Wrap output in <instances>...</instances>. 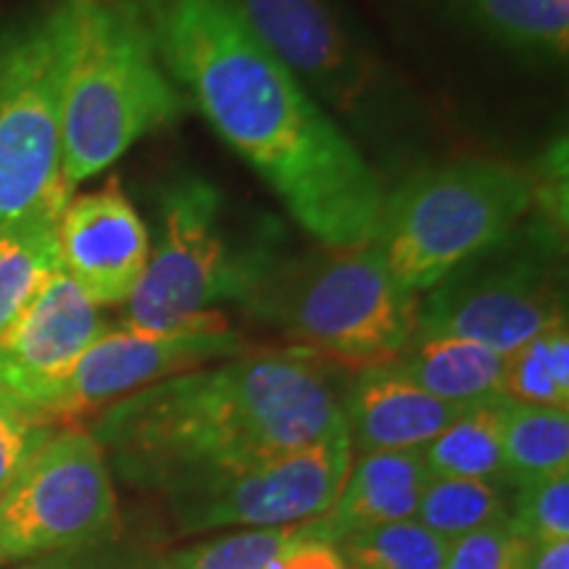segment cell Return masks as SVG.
Here are the masks:
<instances>
[{"mask_svg": "<svg viewBox=\"0 0 569 569\" xmlns=\"http://www.w3.org/2000/svg\"><path fill=\"white\" fill-rule=\"evenodd\" d=\"M163 67L319 246L369 243L386 188L230 0H134Z\"/></svg>", "mask_w": 569, "mask_h": 569, "instance_id": "1", "label": "cell"}, {"mask_svg": "<svg viewBox=\"0 0 569 569\" xmlns=\"http://www.w3.org/2000/svg\"><path fill=\"white\" fill-rule=\"evenodd\" d=\"M332 367L293 346L251 348L111 403L88 432L127 486L167 498L264 465L343 425Z\"/></svg>", "mask_w": 569, "mask_h": 569, "instance_id": "2", "label": "cell"}, {"mask_svg": "<svg viewBox=\"0 0 569 569\" xmlns=\"http://www.w3.org/2000/svg\"><path fill=\"white\" fill-rule=\"evenodd\" d=\"M61 180L67 190L101 174L134 142L188 111L134 0H63Z\"/></svg>", "mask_w": 569, "mask_h": 569, "instance_id": "3", "label": "cell"}, {"mask_svg": "<svg viewBox=\"0 0 569 569\" xmlns=\"http://www.w3.org/2000/svg\"><path fill=\"white\" fill-rule=\"evenodd\" d=\"M240 306L293 348L330 365L393 361L417 330L419 296L396 280L375 240L361 246L272 253Z\"/></svg>", "mask_w": 569, "mask_h": 569, "instance_id": "4", "label": "cell"}, {"mask_svg": "<svg viewBox=\"0 0 569 569\" xmlns=\"http://www.w3.org/2000/svg\"><path fill=\"white\" fill-rule=\"evenodd\" d=\"M536 206V177L496 159L425 167L382 201L375 246L411 293H427L517 232Z\"/></svg>", "mask_w": 569, "mask_h": 569, "instance_id": "5", "label": "cell"}, {"mask_svg": "<svg viewBox=\"0 0 569 569\" xmlns=\"http://www.w3.org/2000/svg\"><path fill=\"white\" fill-rule=\"evenodd\" d=\"M63 61V0L0 27V230L71 198L61 180Z\"/></svg>", "mask_w": 569, "mask_h": 569, "instance_id": "6", "label": "cell"}, {"mask_svg": "<svg viewBox=\"0 0 569 569\" xmlns=\"http://www.w3.org/2000/svg\"><path fill=\"white\" fill-rule=\"evenodd\" d=\"M272 253L267 243H234L222 193L203 177H180L161 193V232L124 303V327L180 330L219 303H240Z\"/></svg>", "mask_w": 569, "mask_h": 569, "instance_id": "7", "label": "cell"}, {"mask_svg": "<svg viewBox=\"0 0 569 569\" xmlns=\"http://www.w3.org/2000/svg\"><path fill=\"white\" fill-rule=\"evenodd\" d=\"M427 293L419 301L415 338L448 336L498 353L515 351L540 330L567 319L557 230L540 227L519 240L511 232Z\"/></svg>", "mask_w": 569, "mask_h": 569, "instance_id": "8", "label": "cell"}, {"mask_svg": "<svg viewBox=\"0 0 569 569\" xmlns=\"http://www.w3.org/2000/svg\"><path fill=\"white\" fill-rule=\"evenodd\" d=\"M230 6L327 111L365 134L390 132L396 82L340 0H230Z\"/></svg>", "mask_w": 569, "mask_h": 569, "instance_id": "9", "label": "cell"}, {"mask_svg": "<svg viewBox=\"0 0 569 569\" xmlns=\"http://www.w3.org/2000/svg\"><path fill=\"white\" fill-rule=\"evenodd\" d=\"M117 532L109 461L80 427L53 430L0 493V565L84 549Z\"/></svg>", "mask_w": 569, "mask_h": 569, "instance_id": "10", "label": "cell"}, {"mask_svg": "<svg viewBox=\"0 0 569 569\" xmlns=\"http://www.w3.org/2000/svg\"><path fill=\"white\" fill-rule=\"evenodd\" d=\"M351 465L353 448L343 422L315 443L163 501L180 536L290 528L322 517L336 503Z\"/></svg>", "mask_w": 569, "mask_h": 569, "instance_id": "11", "label": "cell"}, {"mask_svg": "<svg viewBox=\"0 0 569 569\" xmlns=\"http://www.w3.org/2000/svg\"><path fill=\"white\" fill-rule=\"evenodd\" d=\"M251 351L222 311H211L180 330H106L80 359L30 401L51 422L103 411L111 403L156 386L167 377Z\"/></svg>", "mask_w": 569, "mask_h": 569, "instance_id": "12", "label": "cell"}, {"mask_svg": "<svg viewBox=\"0 0 569 569\" xmlns=\"http://www.w3.org/2000/svg\"><path fill=\"white\" fill-rule=\"evenodd\" d=\"M59 256L63 274L98 309L130 301L146 274L151 234L119 180L69 198L59 217Z\"/></svg>", "mask_w": 569, "mask_h": 569, "instance_id": "13", "label": "cell"}, {"mask_svg": "<svg viewBox=\"0 0 569 569\" xmlns=\"http://www.w3.org/2000/svg\"><path fill=\"white\" fill-rule=\"evenodd\" d=\"M103 332L101 309L61 269L0 336V388L30 401Z\"/></svg>", "mask_w": 569, "mask_h": 569, "instance_id": "14", "label": "cell"}, {"mask_svg": "<svg viewBox=\"0 0 569 569\" xmlns=\"http://www.w3.org/2000/svg\"><path fill=\"white\" fill-rule=\"evenodd\" d=\"M465 409L427 393L388 361L359 369L343 398V422L353 453L367 457L422 448Z\"/></svg>", "mask_w": 569, "mask_h": 569, "instance_id": "15", "label": "cell"}, {"mask_svg": "<svg viewBox=\"0 0 569 569\" xmlns=\"http://www.w3.org/2000/svg\"><path fill=\"white\" fill-rule=\"evenodd\" d=\"M430 478L419 448L359 457L336 503L322 517L303 522L301 538L338 546L359 530L411 519Z\"/></svg>", "mask_w": 569, "mask_h": 569, "instance_id": "16", "label": "cell"}, {"mask_svg": "<svg viewBox=\"0 0 569 569\" xmlns=\"http://www.w3.org/2000/svg\"><path fill=\"white\" fill-rule=\"evenodd\" d=\"M407 380L443 401L472 407L503 396V353L465 338H411L390 361Z\"/></svg>", "mask_w": 569, "mask_h": 569, "instance_id": "17", "label": "cell"}, {"mask_svg": "<svg viewBox=\"0 0 569 569\" xmlns=\"http://www.w3.org/2000/svg\"><path fill=\"white\" fill-rule=\"evenodd\" d=\"M61 211L42 209L0 230V336L30 306L42 284L61 272Z\"/></svg>", "mask_w": 569, "mask_h": 569, "instance_id": "18", "label": "cell"}, {"mask_svg": "<svg viewBox=\"0 0 569 569\" xmlns=\"http://www.w3.org/2000/svg\"><path fill=\"white\" fill-rule=\"evenodd\" d=\"M503 398L472 403L440 436L419 448L432 478L511 482L501 443Z\"/></svg>", "mask_w": 569, "mask_h": 569, "instance_id": "19", "label": "cell"}, {"mask_svg": "<svg viewBox=\"0 0 569 569\" xmlns=\"http://www.w3.org/2000/svg\"><path fill=\"white\" fill-rule=\"evenodd\" d=\"M501 443L511 482L569 469V411L503 398Z\"/></svg>", "mask_w": 569, "mask_h": 569, "instance_id": "20", "label": "cell"}, {"mask_svg": "<svg viewBox=\"0 0 569 569\" xmlns=\"http://www.w3.org/2000/svg\"><path fill=\"white\" fill-rule=\"evenodd\" d=\"M511 488L515 482L430 478L419 498L415 519L451 543L469 532L509 519Z\"/></svg>", "mask_w": 569, "mask_h": 569, "instance_id": "21", "label": "cell"}, {"mask_svg": "<svg viewBox=\"0 0 569 569\" xmlns=\"http://www.w3.org/2000/svg\"><path fill=\"white\" fill-rule=\"evenodd\" d=\"M503 396L532 407L569 409V327L553 322L503 353Z\"/></svg>", "mask_w": 569, "mask_h": 569, "instance_id": "22", "label": "cell"}, {"mask_svg": "<svg viewBox=\"0 0 569 569\" xmlns=\"http://www.w3.org/2000/svg\"><path fill=\"white\" fill-rule=\"evenodd\" d=\"M480 30L528 51L567 56L569 0H457Z\"/></svg>", "mask_w": 569, "mask_h": 569, "instance_id": "23", "label": "cell"}, {"mask_svg": "<svg viewBox=\"0 0 569 569\" xmlns=\"http://www.w3.org/2000/svg\"><path fill=\"white\" fill-rule=\"evenodd\" d=\"M448 540L415 517L359 530L338 543L348 569H443Z\"/></svg>", "mask_w": 569, "mask_h": 569, "instance_id": "24", "label": "cell"}, {"mask_svg": "<svg viewBox=\"0 0 569 569\" xmlns=\"http://www.w3.org/2000/svg\"><path fill=\"white\" fill-rule=\"evenodd\" d=\"M301 525L269 530H232L203 540L193 549L161 557V569H272L280 553L298 538Z\"/></svg>", "mask_w": 569, "mask_h": 569, "instance_id": "25", "label": "cell"}, {"mask_svg": "<svg viewBox=\"0 0 569 569\" xmlns=\"http://www.w3.org/2000/svg\"><path fill=\"white\" fill-rule=\"evenodd\" d=\"M509 522L530 543L569 540V469L546 478L517 480Z\"/></svg>", "mask_w": 569, "mask_h": 569, "instance_id": "26", "label": "cell"}, {"mask_svg": "<svg viewBox=\"0 0 569 569\" xmlns=\"http://www.w3.org/2000/svg\"><path fill=\"white\" fill-rule=\"evenodd\" d=\"M532 543L509 519L451 540L443 569H528Z\"/></svg>", "mask_w": 569, "mask_h": 569, "instance_id": "27", "label": "cell"}, {"mask_svg": "<svg viewBox=\"0 0 569 569\" xmlns=\"http://www.w3.org/2000/svg\"><path fill=\"white\" fill-rule=\"evenodd\" d=\"M51 436V419L0 388V493L13 480L21 465Z\"/></svg>", "mask_w": 569, "mask_h": 569, "instance_id": "28", "label": "cell"}, {"mask_svg": "<svg viewBox=\"0 0 569 569\" xmlns=\"http://www.w3.org/2000/svg\"><path fill=\"white\" fill-rule=\"evenodd\" d=\"M13 569H161V557L109 538L103 543L84 546V549L32 559L24 567Z\"/></svg>", "mask_w": 569, "mask_h": 569, "instance_id": "29", "label": "cell"}, {"mask_svg": "<svg viewBox=\"0 0 569 569\" xmlns=\"http://www.w3.org/2000/svg\"><path fill=\"white\" fill-rule=\"evenodd\" d=\"M272 569H348V565L340 557L338 546L303 540L301 530H298V538L280 553Z\"/></svg>", "mask_w": 569, "mask_h": 569, "instance_id": "30", "label": "cell"}, {"mask_svg": "<svg viewBox=\"0 0 569 569\" xmlns=\"http://www.w3.org/2000/svg\"><path fill=\"white\" fill-rule=\"evenodd\" d=\"M528 569H569V540L532 543Z\"/></svg>", "mask_w": 569, "mask_h": 569, "instance_id": "31", "label": "cell"}]
</instances>
